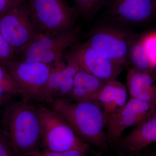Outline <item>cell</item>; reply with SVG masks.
Here are the masks:
<instances>
[{
  "instance_id": "6da1fadb",
  "label": "cell",
  "mask_w": 156,
  "mask_h": 156,
  "mask_svg": "<svg viewBox=\"0 0 156 156\" xmlns=\"http://www.w3.org/2000/svg\"><path fill=\"white\" fill-rule=\"evenodd\" d=\"M1 128L18 156L40 151L42 126L38 107L33 103L18 101L7 109L2 117Z\"/></svg>"
},
{
  "instance_id": "7a4b0ae2",
  "label": "cell",
  "mask_w": 156,
  "mask_h": 156,
  "mask_svg": "<svg viewBox=\"0 0 156 156\" xmlns=\"http://www.w3.org/2000/svg\"><path fill=\"white\" fill-rule=\"evenodd\" d=\"M52 109L69 125L83 141L100 150L107 151L109 145L102 109L96 102H75L56 98L50 102Z\"/></svg>"
},
{
  "instance_id": "3957f363",
  "label": "cell",
  "mask_w": 156,
  "mask_h": 156,
  "mask_svg": "<svg viewBox=\"0 0 156 156\" xmlns=\"http://www.w3.org/2000/svg\"><path fill=\"white\" fill-rule=\"evenodd\" d=\"M22 100L32 102L51 101L48 81L51 64L20 60L3 66Z\"/></svg>"
},
{
  "instance_id": "277c9868",
  "label": "cell",
  "mask_w": 156,
  "mask_h": 156,
  "mask_svg": "<svg viewBox=\"0 0 156 156\" xmlns=\"http://www.w3.org/2000/svg\"><path fill=\"white\" fill-rule=\"evenodd\" d=\"M42 126V147L44 151L62 152L79 151L92 152L91 146L83 141L69 125L52 109L39 105Z\"/></svg>"
},
{
  "instance_id": "5b68a950",
  "label": "cell",
  "mask_w": 156,
  "mask_h": 156,
  "mask_svg": "<svg viewBox=\"0 0 156 156\" xmlns=\"http://www.w3.org/2000/svg\"><path fill=\"white\" fill-rule=\"evenodd\" d=\"M27 5L40 32H63L74 29L78 13L64 0H29Z\"/></svg>"
},
{
  "instance_id": "8992f818",
  "label": "cell",
  "mask_w": 156,
  "mask_h": 156,
  "mask_svg": "<svg viewBox=\"0 0 156 156\" xmlns=\"http://www.w3.org/2000/svg\"><path fill=\"white\" fill-rule=\"evenodd\" d=\"M79 38L76 29L63 32L40 33L19 53L21 60L51 65L64 56L67 48Z\"/></svg>"
},
{
  "instance_id": "52a82bcc",
  "label": "cell",
  "mask_w": 156,
  "mask_h": 156,
  "mask_svg": "<svg viewBox=\"0 0 156 156\" xmlns=\"http://www.w3.org/2000/svg\"><path fill=\"white\" fill-rule=\"evenodd\" d=\"M0 29L1 34L15 53H20L41 33L32 18L26 2L0 14Z\"/></svg>"
},
{
  "instance_id": "ba28073f",
  "label": "cell",
  "mask_w": 156,
  "mask_h": 156,
  "mask_svg": "<svg viewBox=\"0 0 156 156\" xmlns=\"http://www.w3.org/2000/svg\"><path fill=\"white\" fill-rule=\"evenodd\" d=\"M155 115V108L130 98L122 108L111 115L107 121L105 134L109 146L113 147L127 128L136 127Z\"/></svg>"
},
{
  "instance_id": "9c48e42d",
  "label": "cell",
  "mask_w": 156,
  "mask_h": 156,
  "mask_svg": "<svg viewBox=\"0 0 156 156\" xmlns=\"http://www.w3.org/2000/svg\"><path fill=\"white\" fill-rule=\"evenodd\" d=\"M134 39L119 29L102 27L93 31L86 43L124 67L129 63L128 51Z\"/></svg>"
},
{
  "instance_id": "30bf717a",
  "label": "cell",
  "mask_w": 156,
  "mask_h": 156,
  "mask_svg": "<svg viewBox=\"0 0 156 156\" xmlns=\"http://www.w3.org/2000/svg\"><path fill=\"white\" fill-rule=\"evenodd\" d=\"M81 70L105 81L115 80L123 66L92 48L87 43L77 45L68 53Z\"/></svg>"
},
{
  "instance_id": "8fae6325",
  "label": "cell",
  "mask_w": 156,
  "mask_h": 156,
  "mask_svg": "<svg viewBox=\"0 0 156 156\" xmlns=\"http://www.w3.org/2000/svg\"><path fill=\"white\" fill-rule=\"evenodd\" d=\"M106 14L117 22L138 24L156 14V0H107Z\"/></svg>"
},
{
  "instance_id": "7c38bea8",
  "label": "cell",
  "mask_w": 156,
  "mask_h": 156,
  "mask_svg": "<svg viewBox=\"0 0 156 156\" xmlns=\"http://www.w3.org/2000/svg\"><path fill=\"white\" fill-rule=\"evenodd\" d=\"M80 70L77 62L68 53L51 64L48 81L51 101L54 98L68 97L73 87L75 76Z\"/></svg>"
},
{
  "instance_id": "4fadbf2b",
  "label": "cell",
  "mask_w": 156,
  "mask_h": 156,
  "mask_svg": "<svg viewBox=\"0 0 156 156\" xmlns=\"http://www.w3.org/2000/svg\"><path fill=\"white\" fill-rule=\"evenodd\" d=\"M156 142V115L136 126L114 146L117 152L142 151Z\"/></svg>"
},
{
  "instance_id": "5bb4252c",
  "label": "cell",
  "mask_w": 156,
  "mask_h": 156,
  "mask_svg": "<svg viewBox=\"0 0 156 156\" xmlns=\"http://www.w3.org/2000/svg\"><path fill=\"white\" fill-rule=\"evenodd\" d=\"M127 84L131 98L156 108V80L152 74L132 68L127 74Z\"/></svg>"
},
{
  "instance_id": "9a60e30c",
  "label": "cell",
  "mask_w": 156,
  "mask_h": 156,
  "mask_svg": "<svg viewBox=\"0 0 156 156\" xmlns=\"http://www.w3.org/2000/svg\"><path fill=\"white\" fill-rule=\"evenodd\" d=\"M108 81L80 70L75 76L73 87L66 98L75 102H95Z\"/></svg>"
},
{
  "instance_id": "2e32d148",
  "label": "cell",
  "mask_w": 156,
  "mask_h": 156,
  "mask_svg": "<svg viewBox=\"0 0 156 156\" xmlns=\"http://www.w3.org/2000/svg\"><path fill=\"white\" fill-rule=\"evenodd\" d=\"M127 96L126 86L116 80L108 81L104 85L95 102L102 109L106 123L111 115L126 105Z\"/></svg>"
},
{
  "instance_id": "e0dca14e",
  "label": "cell",
  "mask_w": 156,
  "mask_h": 156,
  "mask_svg": "<svg viewBox=\"0 0 156 156\" xmlns=\"http://www.w3.org/2000/svg\"><path fill=\"white\" fill-rule=\"evenodd\" d=\"M128 62L132 68L153 74V69L147 53L140 40L132 41L128 51Z\"/></svg>"
},
{
  "instance_id": "ac0fdd59",
  "label": "cell",
  "mask_w": 156,
  "mask_h": 156,
  "mask_svg": "<svg viewBox=\"0 0 156 156\" xmlns=\"http://www.w3.org/2000/svg\"><path fill=\"white\" fill-rule=\"evenodd\" d=\"M107 0H74L77 11L87 18L94 17Z\"/></svg>"
},
{
  "instance_id": "d6986e66",
  "label": "cell",
  "mask_w": 156,
  "mask_h": 156,
  "mask_svg": "<svg viewBox=\"0 0 156 156\" xmlns=\"http://www.w3.org/2000/svg\"><path fill=\"white\" fill-rule=\"evenodd\" d=\"M140 40L150 60L154 72L156 69V32L146 35Z\"/></svg>"
},
{
  "instance_id": "ffe728a7",
  "label": "cell",
  "mask_w": 156,
  "mask_h": 156,
  "mask_svg": "<svg viewBox=\"0 0 156 156\" xmlns=\"http://www.w3.org/2000/svg\"><path fill=\"white\" fill-rule=\"evenodd\" d=\"M14 53L11 45L0 34V64L3 66L12 61Z\"/></svg>"
},
{
  "instance_id": "44dd1931",
  "label": "cell",
  "mask_w": 156,
  "mask_h": 156,
  "mask_svg": "<svg viewBox=\"0 0 156 156\" xmlns=\"http://www.w3.org/2000/svg\"><path fill=\"white\" fill-rule=\"evenodd\" d=\"M26 156H91L87 153L79 151H69L62 152H53L41 151Z\"/></svg>"
},
{
  "instance_id": "7402d4cb",
  "label": "cell",
  "mask_w": 156,
  "mask_h": 156,
  "mask_svg": "<svg viewBox=\"0 0 156 156\" xmlns=\"http://www.w3.org/2000/svg\"><path fill=\"white\" fill-rule=\"evenodd\" d=\"M0 156H18L0 129Z\"/></svg>"
},
{
  "instance_id": "603a6c76",
  "label": "cell",
  "mask_w": 156,
  "mask_h": 156,
  "mask_svg": "<svg viewBox=\"0 0 156 156\" xmlns=\"http://www.w3.org/2000/svg\"><path fill=\"white\" fill-rule=\"evenodd\" d=\"M0 85L5 86L10 89L14 95L18 94L7 71L5 68L1 66H0Z\"/></svg>"
},
{
  "instance_id": "cb8c5ba5",
  "label": "cell",
  "mask_w": 156,
  "mask_h": 156,
  "mask_svg": "<svg viewBox=\"0 0 156 156\" xmlns=\"http://www.w3.org/2000/svg\"><path fill=\"white\" fill-rule=\"evenodd\" d=\"M25 2V0H0V14L14 6Z\"/></svg>"
},
{
  "instance_id": "d4e9b609",
  "label": "cell",
  "mask_w": 156,
  "mask_h": 156,
  "mask_svg": "<svg viewBox=\"0 0 156 156\" xmlns=\"http://www.w3.org/2000/svg\"><path fill=\"white\" fill-rule=\"evenodd\" d=\"M13 92L8 88L0 85V107L9 100L12 95Z\"/></svg>"
},
{
  "instance_id": "484cf974",
  "label": "cell",
  "mask_w": 156,
  "mask_h": 156,
  "mask_svg": "<svg viewBox=\"0 0 156 156\" xmlns=\"http://www.w3.org/2000/svg\"><path fill=\"white\" fill-rule=\"evenodd\" d=\"M126 152L128 153L129 156H156V154H143L141 153V151Z\"/></svg>"
},
{
  "instance_id": "4316f807",
  "label": "cell",
  "mask_w": 156,
  "mask_h": 156,
  "mask_svg": "<svg viewBox=\"0 0 156 156\" xmlns=\"http://www.w3.org/2000/svg\"><path fill=\"white\" fill-rule=\"evenodd\" d=\"M117 152L118 156H129L128 154L126 152L118 151Z\"/></svg>"
},
{
  "instance_id": "83f0119b",
  "label": "cell",
  "mask_w": 156,
  "mask_h": 156,
  "mask_svg": "<svg viewBox=\"0 0 156 156\" xmlns=\"http://www.w3.org/2000/svg\"><path fill=\"white\" fill-rule=\"evenodd\" d=\"M153 75L154 77V78H155L156 80V69L154 71L153 73Z\"/></svg>"
},
{
  "instance_id": "f1b7e54d",
  "label": "cell",
  "mask_w": 156,
  "mask_h": 156,
  "mask_svg": "<svg viewBox=\"0 0 156 156\" xmlns=\"http://www.w3.org/2000/svg\"><path fill=\"white\" fill-rule=\"evenodd\" d=\"M0 34H1V29H0Z\"/></svg>"
},
{
  "instance_id": "f546056e",
  "label": "cell",
  "mask_w": 156,
  "mask_h": 156,
  "mask_svg": "<svg viewBox=\"0 0 156 156\" xmlns=\"http://www.w3.org/2000/svg\"><path fill=\"white\" fill-rule=\"evenodd\" d=\"M64 1H66V0H64Z\"/></svg>"
}]
</instances>
